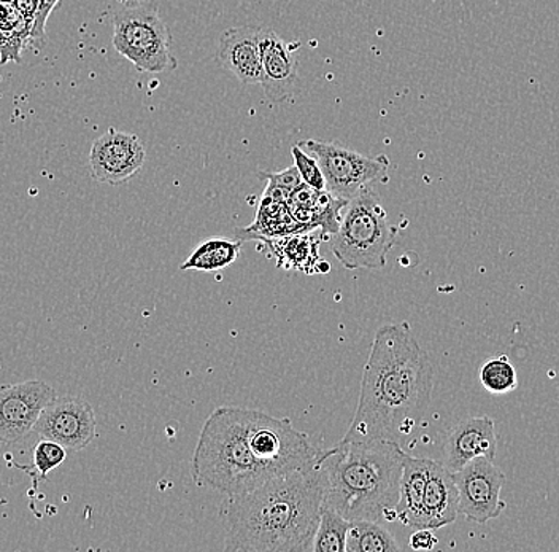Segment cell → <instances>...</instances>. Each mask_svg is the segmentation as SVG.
Listing matches in <instances>:
<instances>
[{"label":"cell","instance_id":"6da1fadb","mask_svg":"<svg viewBox=\"0 0 559 552\" xmlns=\"http://www.w3.org/2000/svg\"><path fill=\"white\" fill-rule=\"evenodd\" d=\"M432 387L435 366L407 321L383 325L373 338L355 418L342 442H397L408 435L428 408Z\"/></svg>","mask_w":559,"mask_h":552},{"label":"cell","instance_id":"7a4b0ae2","mask_svg":"<svg viewBox=\"0 0 559 552\" xmlns=\"http://www.w3.org/2000/svg\"><path fill=\"white\" fill-rule=\"evenodd\" d=\"M323 506L324 480L317 465L229 495L219 508L225 550L310 552Z\"/></svg>","mask_w":559,"mask_h":552},{"label":"cell","instance_id":"3957f363","mask_svg":"<svg viewBox=\"0 0 559 552\" xmlns=\"http://www.w3.org/2000/svg\"><path fill=\"white\" fill-rule=\"evenodd\" d=\"M407 454L391 439L341 442L317 460L324 505L348 520L393 522Z\"/></svg>","mask_w":559,"mask_h":552},{"label":"cell","instance_id":"277c9868","mask_svg":"<svg viewBox=\"0 0 559 552\" xmlns=\"http://www.w3.org/2000/svg\"><path fill=\"white\" fill-rule=\"evenodd\" d=\"M191 474L198 488L213 489L226 497L271 480L251 453L245 408H216L209 415L192 454Z\"/></svg>","mask_w":559,"mask_h":552},{"label":"cell","instance_id":"5b68a950","mask_svg":"<svg viewBox=\"0 0 559 552\" xmlns=\"http://www.w3.org/2000/svg\"><path fill=\"white\" fill-rule=\"evenodd\" d=\"M396 243V230L388 222L379 195L367 187L347 204L337 232L332 234L331 250L342 267L382 269Z\"/></svg>","mask_w":559,"mask_h":552},{"label":"cell","instance_id":"8992f818","mask_svg":"<svg viewBox=\"0 0 559 552\" xmlns=\"http://www.w3.org/2000/svg\"><path fill=\"white\" fill-rule=\"evenodd\" d=\"M111 44L139 72L160 73L178 68L173 34L153 7L131 3L118 10Z\"/></svg>","mask_w":559,"mask_h":552},{"label":"cell","instance_id":"52a82bcc","mask_svg":"<svg viewBox=\"0 0 559 552\" xmlns=\"http://www.w3.org/2000/svg\"><path fill=\"white\" fill-rule=\"evenodd\" d=\"M245 418L251 453L269 478L309 470L317 465L321 450L289 419L272 418L257 410H245Z\"/></svg>","mask_w":559,"mask_h":552},{"label":"cell","instance_id":"ba28073f","mask_svg":"<svg viewBox=\"0 0 559 552\" xmlns=\"http://www.w3.org/2000/svg\"><path fill=\"white\" fill-rule=\"evenodd\" d=\"M320 163L326 180V191L342 201H352L365 188L386 178L390 160L384 155L366 156L341 143L302 141L297 143Z\"/></svg>","mask_w":559,"mask_h":552},{"label":"cell","instance_id":"9c48e42d","mask_svg":"<svg viewBox=\"0 0 559 552\" xmlns=\"http://www.w3.org/2000/svg\"><path fill=\"white\" fill-rule=\"evenodd\" d=\"M457 494H460V516L475 524H487L498 519L507 508L501 498L506 474L496 467L495 460L477 457L454 471Z\"/></svg>","mask_w":559,"mask_h":552},{"label":"cell","instance_id":"30bf717a","mask_svg":"<svg viewBox=\"0 0 559 552\" xmlns=\"http://www.w3.org/2000/svg\"><path fill=\"white\" fill-rule=\"evenodd\" d=\"M56 397V390L44 380L0 386V443L23 442Z\"/></svg>","mask_w":559,"mask_h":552},{"label":"cell","instance_id":"8fae6325","mask_svg":"<svg viewBox=\"0 0 559 552\" xmlns=\"http://www.w3.org/2000/svg\"><path fill=\"white\" fill-rule=\"evenodd\" d=\"M96 414L86 400L56 397L45 408L34 432L41 438L59 443L69 450H82L96 438Z\"/></svg>","mask_w":559,"mask_h":552},{"label":"cell","instance_id":"7c38bea8","mask_svg":"<svg viewBox=\"0 0 559 552\" xmlns=\"http://www.w3.org/2000/svg\"><path fill=\"white\" fill-rule=\"evenodd\" d=\"M146 150L132 132L108 129L91 146V176L99 184L121 185L142 169Z\"/></svg>","mask_w":559,"mask_h":552},{"label":"cell","instance_id":"4fadbf2b","mask_svg":"<svg viewBox=\"0 0 559 552\" xmlns=\"http://www.w3.org/2000/svg\"><path fill=\"white\" fill-rule=\"evenodd\" d=\"M498 453L496 424L488 415H477L457 422L443 443V465L452 473L477 457L495 460Z\"/></svg>","mask_w":559,"mask_h":552},{"label":"cell","instance_id":"5bb4252c","mask_svg":"<svg viewBox=\"0 0 559 552\" xmlns=\"http://www.w3.org/2000/svg\"><path fill=\"white\" fill-rule=\"evenodd\" d=\"M262 77L261 85L265 96L275 104L292 97L297 82L295 47L283 40L269 27L260 30Z\"/></svg>","mask_w":559,"mask_h":552},{"label":"cell","instance_id":"9a60e30c","mask_svg":"<svg viewBox=\"0 0 559 552\" xmlns=\"http://www.w3.org/2000/svg\"><path fill=\"white\" fill-rule=\"evenodd\" d=\"M260 30L257 26L230 27L219 37V64L245 85L261 83L262 62Z\"/></svg>","mask_w":559,"mask_h":552},{"label":"cell","instance_id":"2e32d148","mask_svg":"<svg viewBox=\"0 0 559 552\" xmlns=\"http://www.w3.org/2000/svg\"><path fill=\"white\" fill-rule=\"evenodd\" d=\"M460 516V494L453 473L442 462L431 460L425 500H423L421 529H442Z\"/></svg>","mask_w":559,"mask_h":552},{"label":"cell","instance_id":"e0dca14e","mask_svg":"<svg viewBox=\"0 0 559 552\" xmlns=\"http://www.w3.org/2000/svg\"><path fill=\"white\" fill-rule=\"evenodd\" d=\"M429 459L405 456L402 471L401 495L396 506V519L402 526L421 529L423 500L428 481Z\"/></svg>","mask_w":559,"mask_h":552},{"label":"cell","instance_id":"ac0fdd59","mask_svg":"<svg viewBox=\"0 0 559 552\" xmlns=\"http://www.w3.org/2000/svg\"><path fill=\"white\" fill-rule=\"evenodd\" d=\"M320 237L312 233L288 234L277 240H267L272 254L277 258L282 268L296 269V271L306 272V274H324L330 271V265L321 261L318 255Z\"/></svg>","mask_w":559,"mask_h":552},{"label":"cell","instance_id":"d6986e66","mask_svg":"<svg viewBox=\"0 0 559 552\" xmlns=\"http://www.w3.org/2000/svg\"><path fill=\"white\" fill-rule=\"evenodd\" d=\"M242 243L229 239H210L195 247L181 271L216 272L233 265L240 257Z\"/></svg>","mask_w":559,"mask_h":552},{"label":"cell","instance_id":"ffe728a7","mask_svg":"<svg viewBox=\"0 0 559 552\" xmlns=\"http://www.w3.org/2000/svg\"><path fill=\"white\" fill-rule=\"evenodd\" d=\"M400 544L382 522L349 520L345 552H396Z\"/></svg>","mask_w":559,"mask_h":552},{"label":"cell","instance_id":"44dd1931","mask_svg":"<svg viewBox=\"0 0 559 552\" xmlns=\"http://www.w3.org/2000/svg\"><path fill=\"white\" fill-rule=\"evenodd\" d=\"M349 520L331 506H323L313 540V552H345Z\"/></svg>","mask_w":559,"mask_h":552},{"label":"cell","instance_id":"7402d4cb","mask_svg":"<svg viewBox=\"0 0 559 552\" xmlns=\"http://www.w3.org/2000/svg\"><path fill=\"white\" fill-rule=\"evenodd\" d=\"M478 377H480L481 387L492 395L510 394L519 387L515 368L506 355L487 360L480 366Z\"/></svg>","mask_w":559,"mask_h":552},{"label":"cell","instance_id":"603a6c76","mask_svg":"<svg viewBox=\"0 0 559 552\" xmlns=\"http://www.w3.org/2000/svg\"><path fill=\"white\" fill-rule=\"evenodd\" d=\"M292 155L304 184L307 187L313 188V190L326 191V180H324L323 171H321L317 158L310 155L309 152H306L302 146L297 145V143L293 145Z\"/></svg>","mask_w":559,"mask_h":552},{"label":"cell","instance_id":"cb8c5ba5","mask_svg":"<svg viewBox=\"0 0 559 552\" xmlns=\"http://www.w3.org/2000/svg\"><path fill=\"white\" fill-rule=\"evenodd\" d=\"M66 457L68 449L51 439L44 438L34 447V465L41 478H47L50 471L61 467Z\"/></svg>","mask_w":559,"mask_h":552},{"label":"cell","instance_id":"d4e9b609","mask_svg":"<svg viewBox=\"0 0 559 552\" xmlns=\"http://www.w3.org/2000/svg\"><path fill=\"white\" fill-rule=\"evenodd\" d=\"M261 178H267L269 187L282 191L285 197H292L304 185L302 177L296 166L288 167L283 173H260Z\"/></svg>","mask_w":559,"mask_h":552},{"label":"cell","instance_id":"484cf974","mask_svg":"<svg viewBox=\"0 0 559 552\" xmlns=\"http://www.w3.org/2000/svg\"><path fill=\"white\" fill-rule=\"evenodd\" d=\"M61 3V0H40L33 33H31L29 47L41 48L47 44V21L50 19L52 10Z\"/></svg>","mask_w":559,"mask_h":552},{"label":"cell","instance_id":"4316f807","mask_svg":"<svg viewBox=\"0 0 559 552\" xmlns=\"http://www.w3.org/2000/svg\"><path fill=\"white\" fill-rule=\"evenodd\" d=\"M437 547V537L432 529H417L411 537V548L414 551H432Z\"/></svg>","mask_w":559,"mask_h":552},{"label":"cell","instance_id":"83f0119b","mask_svg":"<svg viewBox=\"0 0 559 552\" xmlns=\"http://www.w3.org/2000/svg\"><path fill=\"white\" fill-rule=\"evenodd\" d=\"M12 7L21 16L33 20L35 23V16H37L40 0H13Z\"/></svg>","mask_w":559,"mask_h":552},{"label":"cell","instance_id":"f1b7e54d","mask_svg":"<svg viewBox=\"0 0 559 552\" xmlns=\"http://www.w3.org/2000/svg\"><path fill=\"white\" fill-rule=\"evenodd\" d=\"M13 15L12 3H2L0 2V23L3 21L10 20V16Z\"/></svg>","mask_w":559,"mask_h":552},{"label":"cell","instance_id":"f546056e","mask_svg":"<svg viewBox=\"0 0 559 552\" xmlns=\"http://www.w3.org/2000/svg\"><path fill=\"white\" fill-rule=\"evenodd\" d=\"M118 2H120L121 5H131V3H142L145 2V0H118Z\"/></svg>","mask_w":559,"mask_h":552}]
</instances>
